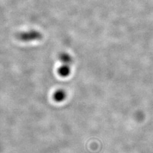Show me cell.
Segmentation results:
<instances>
[{
	"instance_id": "obj_1",
	"label": "cell",
	"mask_w": 153,
	"mask_h": 153,
	"mask_svg": "<svg viewBox=\"0 0 153 153\" xmlns=\"http://www.w3.org/2000/svg\"><path fill=\"white\" fill-rule=\"evenodd\" d=\"M42 34L37 30H30L18 33L16 38L23 42H31L40 40L42 39Z\"/></svg>"
},
{
	"instance_id": "obj_2",
	"label": "cell",
	"mask_w": 153,
	"mask_h": 153,
	"mask_svg": "<svg viewBox=\"0 0 153 153\" xmlns=\"http://www.w3.org/2000/svg\"><path fill=\"white\" fill-rule=\"evenodd\" d=\"M66 94L62 89H59L55 91L53 95V98L56 102H62L66 98Z\"/></svg>"
},
{
	"instance_id": "obj_3",
	"label": "cell",
	"mask_w": 153,
	"mask_h": 153,
	"mask_svg": "<svg viewBox=\"0 0 153 153\" xmlns=\"http://www.w3.org/2000/svg\"><path fill=\"white\" fill-rule=\"evenodd\" d=\"M71 73L70 65L62 64V66L58 69V73L62 77L68 76Z\"/></svg>"
},
{
	"instance_id": "obj_4",
	"label": "cell",
	"mask_w": 153,
	"mask_h": 153,
	"mask_svg": "<svg viewBox=\"0 0 153 153\" xmlns=\"http://www.w3.org/2000/svg\"><path fill=\"white\" fill-rule=\"evenodd\" d=\"M59 60L62 63V64L71 65V58L68 54L66 53H61L59 55Z\"/></svg>"
}]
</instances>
